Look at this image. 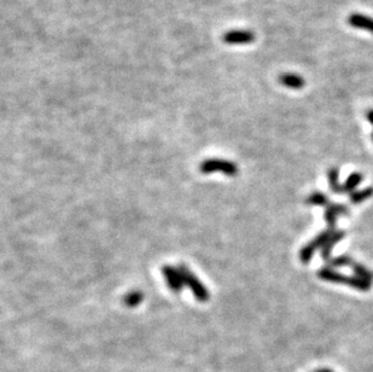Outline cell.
Returning a JSON list of instances; mask_svg holds the SVG:
<instances>
[{
    "label": "cell",
    "mask_w": 373,
    "mask_h": 372,
    "mask_svg": "<svg viewBox=\"0 0 373 372\" xmlns=\"http://www.w3.org/2000/svg\"><path fill=\"white\" fill-rule=\"evenodd\" d=\"M354 262L355 261L350 258V256L344 254V255L338 256V258L331 259L327 264H329L330 267H343V266H351Z\"/></svg>",
    "instance_id": "16"
},
{
    "label": "cell",
    "mask_w": 373,
    "mask_h": 372,
    "mask_svg": "<svg viewBox=\"0 0 373 372\" xmlns=\"http://www.w3.org/2000/svg\"><path fill=\"white\" fill-rule=\"evenodd\" d=\"M200 171L204 174L209 173H222L227 177H234L238 173V167L232 161H227V160L221 159H208L203 161L200 166Z\"/></svg>",
    "instance_id": "2"
},
{
    "label": "cell",
    "mask_w": 373,
    "mask_h": 372,
    "mask_svg": "<svg viewBox=\"0 0 373 372\" xmlns=\"http://www.w3.org/2000/svg\"><path fill=\"white\" fill-rule=\"evenodd\" d=\"M143 299H144V295L141 291H131L128 295L125 296L123 302H125L126 306L135 307V306H138L141 301H143Z\"/></svg>",
    "instance_id": "14"
},
{
    "label": "cell",
    "mask_w": 373,
    "mask_h": 372,
    "mask_svg": "<svg viewBox=\"0 0 373 372\" xmlns=\"http://www.w3.org/2000/svg\"><path fill=\"white\" fill-rule=\"evenodd\" d=\"M162 274H163L165 282H167L171 291H181V289L183 288V280L179 268L173 267L170 265H165L162 267Z\"/></svg>",
    "instance_id": "4"
},
{
    "label": "cell",
    "mask_w": 373,
    "mask_h": 372,
    "mask_svg": "<svg viewBox=\"0 0 373 372\" xmlns=\"http://www.w3.org/2000/svg\"><path fill=\"white\" fill-rule=\"evenodd\" d=\"M326 209H325V220H326L327 224H329V228L327 229H331V230H335V226H336V221H337V217H338V214L336 213L335 209L332 208V205H331V203L327 205V207H325Z\"/></svg>",
    "instance_id": "17"
},
{
    "label": "cell",
    "mask_w": 373,
    "mask_h": 372,
    "mask_svg": "<svg viewBox=\"0 0 373 372\" xmlns=\"http://www.w3.org/2000/svg\"><path fill=\"white\" fill-rule=\"evenodd\" d=\"M345 236V232L342 231V230H338V231L333 232V235L331 236V238L329 240L325 246L321 248V256L325 261L329 262L331 260V252H332L333 247L336 246V243H338L339 241L343 240V237Z\"/></svg>",
    "instance_id": "6"
},
{
    "label": "cell",
    "mask_w": 373,
    "mask_h": 372,
    "mask_svg": "<svg viewBox=\"0 0 373 372\" xmlns=\"http://www.w3.org/2000/svg\"><path fill=\"white\" fill-rule=\"evenodd\" d=\"M314 252H315L314 246H313L312 243H308L307 246H305L302 249H301L300 260L303 262V264H307V262H309L312 260Z\"/></svg>",
    "instance_id": "18"
},
{
    "label": "cell",
    "mask_w": 373,
    "mask_h": 372,
    "mask_svg": "<svg viewBox=\"0 0 373 372\" xmlns=\"http://www.w3.org/2000/svg\"><path fill=\"white\" fill-rule=\"evenodd\" d=\"M333 232H335V230L327 229L326 231H324V232H321V234H319L317 236V237H315L314 240H313L311 242V243L313 244V246H314L315 249H317V248H323L325 246V244H326L327 242H329V240L331 238V236L333 235Z\"/></svg>",
    "instance_id": "13"
},
{
    "label": "cell",
    "mask_w": 373,
    "mask_h": 372,
    "mask_svg": "<svg viewBox=\"0 0 373 372\" xmlns=\"http://www.w3.org/2000/svg\"><path fill=\"white\" fill-rule=\"evenodd\" d=\"M318 277L320 278V279L326 280V282L341 283V284H345V285H347V282H348V277L347 276H343V274L338 273V272H336V271H333L332 268H330V267L323 268V270L319 271L318 272Z\"/></svg>",
    "instance_id": "7"
},
{
    "label": "cell",
    "mask_w": 373,
    "mask_h": 372,
    "mask_svg": "<svg viewBox=\"0 0 373 372\" xmlns=\"http://www.w3.org/2000/svg\"><path fill=\"white\" fill-rule=\"evenodd\" d=\"M348 23L350 24L351 27L354 28H359V29H365L371 32L373 34V18L369 16H366V15L362 14H351L350 16L348 17Z\"/></svg>",
    "instance_id": "5"
},
{
    "label": "cell",
    "mask_w": 373,
    "mask_h": 372,
    "mask_svg": "<svg viewBox=\"0 0 373 372\" xmlns=\"http://www.w3.org/2000/svg\"><path fill=\"white\" fill-rule=\"evenodd\" d=\"M373 196V187H367V189L360 190V191H355L350 195V201L351 203L357 204L361 202L366 201V199L371 198Z\"/></svg>",
    "instance_id": "11"
},
{
    "label": "cell",
    "mask_w": 373,
    "mask_h": 372,
    "mask_svg": "<svg viewBox=\"0 0 373 372\" xmlns=\"http://www.w3.org/2000/svg\"><path fill=\"white\" fill-rule=\"evenodd\" d=\"M179 271L182 276L183 285H186L189 289L191 290L192 295L195 296V299L200 302L208 301L209 291H208V289L204 286V284L201 282V280L198 279V278L195 276V274L192 273V272L189 270L185 265H180Z\"/></svg>",
    "instance_id": "1"
},
{
    "label": "cell",
    "mask_w": 373,
    "mask_h": 372,
    "mask_svg": "<svg viewBox=\"0 0 373 372\" xmlns=\"http://www.w3.org/2000/svg\"><path fill=\"white\" fill-rule=\"evenodd\" d=\"M363 175L361 173H353L351 175H349V178L347 181L343 185V192H349L353 193L355 187H357L360 185V183L362 181Z\"/></svg>",
    "instance_id": "9"
},
{
    "label": "cell",
    "mask_w": 373,
    "mask_h": 372,
    "mask_svg": "<svg viewBox=\"0 0 373 372\" xmlns=\"http://www.w3.org/2000/svg\"><path fill=\"white\" fill-rule=\"evenodd\" d=\"M327 175H329V183H330L331 190H332L335 193H343V186L339 185V181H338V178H339L338 168L332 167L329 171Z\"/></svg>",
    "instance_id": "10"
},
{
    "label": "cell",
    "mask_w": 373,
    "mask_h": 372,
    "mask_svg": "<svg viewBox=\"0 0 373 372\" xmlns=\"http://www.w3.org/2000/svg\"><path fill=\"white\" fill-rule=\"evenodd\" d=\"M256 35L252 30L246 29H232L227 30L221 36V40L227 45H249L255 41Z\"/></svg>",
    "instance_id": "3"
},
{
    "label": "cell",
    "mask_w": 373,
    "mask_h": 372,
    "mask_svg": "<svg viewBox=\"0 0 373 372\" xmlns=\"http://www.w3.org/2000/svg\"><path fill=\"white\" fill-rule=\"evenodd\" d=\"M315 372H333V371H331V370H327V368H323V370H317V371H315Z\"/></svg>",
    "instance_id": "20"
},
{
    "label": "cell",
    "mask_w": 373,
    "mask_h": 372,
    "mask_svg": "<svg viewBox=\"0 0 373 372\" xmlns=\"http://www.w3.org/2000/svg\"><path fill=\"white\" fill-rule=\"evenodd\" d=\"M306 203L312 204V205H325V207H327V205L330 204V202L324 193L314 192V193H312L308 198H307Z\"/></svg>",
    "instance_id": "15"
},
{
    "label": "cell",
    "mask_w": 373,
    "mask_h": 372,
    "mask_svg": "<svg viewBox=\"0 0 373 372\" xmlns=\"http://www.w3.org/2000/svg\"><path fill=\"white\" fill-rule=\"evenodd\" d=\"M279 83H281L283 86L295 90L302 89L306 84L305 79L297 74H282L281 77H279Z\"/></svg>",
    "instance_id": "8"
},
{
    "label": "cell",
    "mask_w": 373,
    "mask_h": 372,
    "mask_svg": "<svg viewBox=\"0 0 373 372\" xmlns=\"http://www.w3.org/2000/svg\"><path fill=\"white\" fill-rule=\"evenodd\" d=\"M350 267L353 268L354 274L356 277L362 278V279L368 280V282H373V272L369 271L368 268L365 267V266H363V265L356 264V262H354V264L351 265Z\"/></svg>",
    "instance_id": "12"
},
{
    "label": "cell",
    "mask_w": 373,
    "mask_h": 372,
    "mask_svg": "<svg viewBox=\"0 0 373 372\" xmlns=\"http://www.w3.org/2000/svg\"><path fill=\"white\" fill-rule=\"evenodd\" d=\"M367 119H368L369 122H371L373 125V109H372V110H369L368 113H367Z\"/></svg>",
    "instance_id": "19"
}]
</instances>
